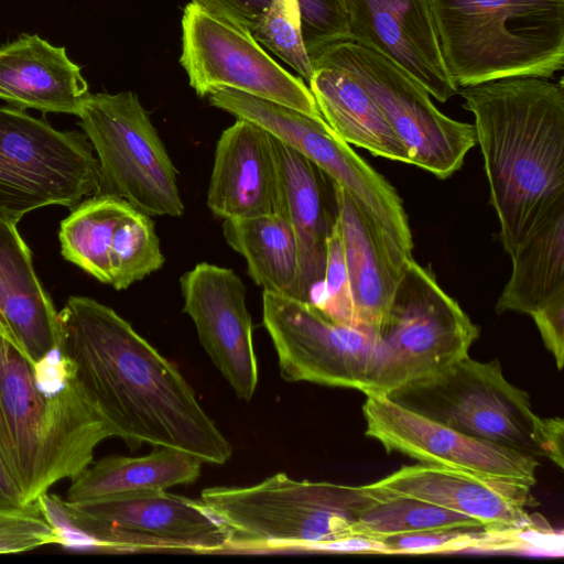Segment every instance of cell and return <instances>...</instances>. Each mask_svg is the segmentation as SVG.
<instances>
[{"mask_svg": "<svg viewBox=\"0 0 564 564\" xmlns=\"http://www.w3.org/2000/svg\"><path fill=\"white\" fill-rule=\"evenodd\" d=\"M365 487L372 499L360 511L351 529L352 535L382 540L398 534L484 524L473 517L434 503Z\"/></svg>", "mask_w": 564, "mask_h": 564, "instance_id": "29", "label": "cell"}, {"mask_svg": "<svg viewBox=\"0 0 564 564\" xmlns=\"http://www.w3.org/2000/svg\"><path fill=\"white\" fill-rule=\"evenodd\" d=\"M350 41L389 58L445 102L458 87L445 66L431 0H344Z\"/></svg>", "mask_w": 564, "mask_h": 564, "instance_id": "16", "label": "cell"}, {"mask_svg": "<svg viewBox=\"0 0 564 564\" xmlns=\"http://www.w3.org/2000/svg\"><path fill=\"white\" fill-rule=\"evenodd\" d=\"M367 486L434 503L490 527L523 528L545 520L527 511L538 505L530 486L448 467L422 463L403 466Z\"/></svg>", "mask_w": 564, "mask_h": 564, "instance_id": "18", "label": "cell"}, {"mask_svg": "<svg viewBox=\"0 0 564 564\" xmlns=\"http://www.w3.org/2000/svg\"><path fill=\"white\" fill-rule=\"evenodd\" d=\"M262 321L282 378L386 395L406 382L377 329L339 324L314 303L263 291Z\"/></svg>", "mask_w": 564, "mask_h": 564, "instance_id": "6", "label": "cell"}, {"mask_svg": "<svg viewBox=\"0 0 564 564\" xmlns=\"http://www.w3.org/2000/svg\"><path fill=\"white\" fill-rule=\"evenodd\" d=\"M97 158L85 133L59 131L22 109L0 107V218L17 225L50 206L99 194Z\"/></svg>", "mask_w": 564, "mask_h": 564, "instance_id": "9", "label": "cell"}, {"mask_svg": "<svg viewBox=\"0 0 564 564\" xmlns=\"http://www.w3.org/2000/svg\"><path fill=\"white\" fill-rule=\"evenodd\" d=\"M250 36L285 62L308 84L313 64L303 43L296 0H275Z\"/></svg>", "mask_w": 564, "mask_h": 564, "instance_id": "31", "label": "cell"}, {"mask_svg": "<svg viewBox=\"0 0 564 564\" xmlns=\"http://www.w3.org/2000/svg\"><path fill=\"white\" fill-rule=\"evenodd\" d=\"M333 184L357 325L378 330L403 268L350 196Z\"/></svg>", "mask_w": 564, "mask_h": 564, "instance_id": "23", "label": "cell"}, {"mask_svg": "<svg viewBox=\"0 0 564 564\" xmlns=\"http://www.w3.org/2000/svg\"><path fill=\"white\" fill-rule=\"evenodd\" d=\"M386 395L464 434L543 456L545 419L532 411L529 394L506 379L497 359L481 362L467 355Z\"/></svg>", "mask_w": 564, "mask_h": 564, "instance_id": "7", "label": "cell"}, {"mask_svg": "<svg viewBox=\"0 0 564 564\" xmlns=\"http://www.w3.org/2000/svg\"><path fill=\"white\" fill-rule=\"evenodd\" d=\"M180 285L183 311L202 346L237 398L251 400L259 369L242 280L230 269L202 262L180 278Z\"/></svg>", "mask_w": 564, "mask_h": 564, "instance_id": "15", "label": "cell"}, {"mask_svg": "<svg viewBox=\"0 0 564 564\" xmlns=\"http://www.w3.org/2000/svg\"><path fill=\"white\" fill-rule=\"evenodd\" d=\"M362 486L296 480L276 473L248 487H210L199 500L227 528L228 550H322L354 536L371 501Z\"/></svg>", "mask_w": 564, "mask_h": 564, "instance_id": "5", "label": "cell"}, {"mask_svg": "<svg viewBox=\"0 0 564 564\" xmlns=\"http://www.w3.org/2000/svg\"><path fill=\"white\" fill-rule=\"evenodd\" d=\"M227 243L247 261L263 291L289 295L297 271V246L286 215L225 219Z\"/></svg>", "mask_w": 564, "mask_h": 564, "instance_id": "26", "label": "cell"}, {"mask_svg": "<svg viewBox=\"0 0 564 564\" xmlns=\"http://www.w3.org/2000/svg\"><path fill=\"white\" fill-rule=\"evenodd\" d=\"M203 462L174 448L154 447L147 455L106 456L72 479L66 500L74 505L142 495L194 482Z\"/></svg>", "mask_w": 564, "mask_h": 564, "instance_id": "24", "label": "cell"}, {"mask_svg": "<svg viewBox=\"0 0 564 564\" xmlns=\"http://www.w3.org/2000/svg\"><path fill=\"white\" fill-rule=\"evenodd\" d=\"M0 330L36 362L61 340L58 312L17 225L0 218Z\"/></svg>", "mask_w": 564, "mask_h": 564, "instance_id": "20", "label": "cell"}, {"mask_svg": "<svg viewBox=\"0 0 564 564\" xmlns=\"http://www.w3.org/2000/svg\"><path fill=\"white\" fill-rule=\"evenodd\" d=\"M303 43L311 61L325 48L350 41L344 0H296Z\"/></svg>", "mask_w": 564, "mask_h": 564, "instance_id": "33", "label": "cell"}, {"mask_svg": "<svg viewBox=\"0 0 564 564\" xmlns=\"http://www.w3.org/2000/svg\"><path fill=\"white\" fill-rule=\"evenodd\" d=\"M547 350L554 356L557 368L564 364V291L555 294L530 315Z\"/></svg>", "mask_w": 564, "mask_h": 564, "instance_id": "35", "label": "cell"}, {"mask_svg": "<svg viewBox=\"0 0 564 564\" xmlns=\"http://www.w3.org/2000/svg\"><path fill=\"white\" fill-rule=\"evenodd\" d=\"M556 534L546 520L532 527H490L481 524L391 535L381 541L388 554H437L466 551L531 552L545 549Z\"/></svg>", "mask_w": 564, "mask_h": 564, "instance_id": "28", "label": "cell"}, {"mask_svg": "<svg viewBox=\"0 0 564 564\" xmlns=\"http://www.w3.org/2000/svg\"><path fill=\"white\" fill-rule=\"evenodd\" d=\"M134 210L124 199L96 194L82 200L61 223L58 238L63 257L82 270L110 284V248L116 230Z\"/></svg>", "mask_w": 564, "mask_h": 564, "instance_id": "27", "label": "cell"}, {"mask_svg": "<svg viewBox=\"0 0 564 564\" xmlns=\"http://www.w3.org/2000/svg\"><path fill=\"white\" fill-rule=\"evenodd\" d=\"M207 206L220 218L286 215L274 138L257 123L237 119L215 150Z\"/></svg>", "mask_w": 564, "mask_h": 564, "instance_id": "17", "label": "cell"}, {"mask_svg": "<svg viewBox=\"0 0 564 564\" xmlns=\"http://www.w3.org/2000/svg\"><path fill=\"white\" fill-rule=\"evenodd\" d=\"M510 258L511 275L496 312L531 315L564 291V212L536 229Z\"/></svg>", "mask_w": 564, "mask_h": 564, "instance_id": "25", "label": "cell"}, {"mask_svg": "<svg viewBox=\"0 0 564 564\" xmlns=\"http://www.w3.org/2000/svg\"><path fill=\"white\" fill-rule=\"evenodd\" d=\"M474 117L505 251L564 212V85L511 77L458 89Z\"/></svg>", "mask_w": 564, "mask_h": 564, "instance_id": "2", "label": "cell"}, {"mask_svg": "<svg viewBox=\"0 0 564 564\" xmlns=\"http://www.w3.org/2000/svg\"><path fill=\"white\" fill-rule=\"evenodd\" d=\"M46 544H56V534L37 503L29 511H0V554L25 552Z\"/></svg>", "mask_w": 564, "mask_h": 564, "instance_id": "34", "label": "cell"}, {"mask_svg": "<svg viewBox=\"0 0 564 564\" xmlns=\"http://www.w3.org/2000/svg\"><path fill=\"white\" fill-rule=\"evenodd\" d=\"M315 57L346 69L366 88L406 149L411 164L445 180L462 167L476 145L474 124L444 115L415 78L381 54L346 41Z\"/></svg>", "mask_w": 564, "mask_h": 564, "instance_id": "10", "label": "cell"}, {"mask_svg": "<svg viewBox=\"0 0 564 564\" xmlns=\"http://www.w3.org/2000/svg\"><path fill=\"white\" fill-rule=\"evenodd\" d=\"M362 405L368 437L387 452L419 463L448 467L527 486L536 482V457L464 434L410 411L387 395L370 394Z\"/></svg>", "mask_w": 564, "mask_h": 564, "instance_id": "14", "label": "cell"}, {"mask_svg": "<svg viewBox=\"0 0 564 564\" xmlns=\"http://www.w3.org/2000/svg\"><path fill=\"white\" fill-rule=\"evenodd\" d=\"M180 63L200 97L230 88L322 117L302 78L281 67L248 33L194 2L183 12Z\"/></svg>", "mask_w": 564, "mask_h": 564, "instance_id": "11", "label": "cell"}, {"mask_svg": "<svg viewBox=\"0 0 564 564\" xmlns=\"http://www.w3.org/2000/svg\"><path fill=\"white\" fill-rule=\"evenodd\" d=\"M88 84L63 46L21 34L0 46V99L19 109L77 116Z\"/></svg>", "mask_w": 564, "mask_h": 564, "instance_id": "21", "label": "cell"}, {"mask_svg": "<svg viewBox=\"0 0 564 564\" xmlns=\"http://www.w3.org/2000/svg\"><path fill=\"white\" fill-rule=\"evenodd\" d=\"M322 284L321 295L313 303L330 319L339 324L359 327L356 321L338 216L327 239L326 265Z\"/></svg>", "mask_w": 564, "mask_h": 564, "instance_id": "32", "label": "cell"}, {"mask_svg": "<svg viewBox=\"0 0 564 564\" xmlns=\"http://www.w3.org/2000/svg\"><path fill=\"white\" fill-rule=\"evenodd\" d=\"M61 343L76 378L113 435L223 465L232 446L176 366L112 308L70 296L58 312Z\"/></svg>", "mask_w": 564, "mask_h": 564, "instance_id": "1", "label": "cell"}, {"mask_svg": "<svg viewBox=\"0 0 564 564\" xmlns=\"http://www.w3.org/2000/svg\"><path fill=\"white\" fill-rule=\"evenodd\" d=\"M447 72L459 88L564 67V0H431Z\"/></svg>", "mask_w": 564, "mask_h": 564, "instance_id": "4", "label": "cell"}, {"mask_svg": "<svg viewBox=\"0 0 564 564\" xmlns=\"http://www.w3.org/2000/svg\"><path fill=\"white\" fill-rule=\"evenodd\" d=\"M378 333L409 382L467 356L479 329L432 273L411 258Z\"/></svg>", "mask_w": 564, "mask_h": 564, "instance_id": "13", "label": "cell"}, {"mask_svg": "<svg viewBox=\"0 0 564 564\" xmlns=\"http://www.w3.org/2000/svg\"><path fill=\"white\" fill-rule=\"evenodd\" d=\"M312 64L308 88L330 129L349 145L411 164L406 149L366 88L350 73L330 62L315 57Z\"/></svg>", "mask_w": 564, "mask_h": 564, "instance_id": "22", "label": "cell"}, {"mask_svg": "<svg viewBox=\"0 0 564 564\" xmlns=\"http://www.w3.org/2000/svg\"><path fill=\"white\" fill-rule=\"evenodd\" d=\"M111 436L61 340L32 362L0 330V454L26 505L79 475Z\"/></svg>", "mask_w": 564, "mask_h": 564, "instance_id": "3", "label": "cell"}, {"mask_svg": "<svg viewBox=\"0 0 564 564\" xmlns=\"http://www.w3.org/2000/svg\"><path fill=\"white\" fill-rule=\"evenodd\" d=\"M77 117L97 153L99 194L149 216L183 215L177 171L134 93H88Z\"/></svg>", "mask_w": 564, "mask_h": 564, "instance_id": "8", "label": "cell"}, {"mask_svg": "<svg viewBox=\"0 0 564 564\" xmlns=\"http://www.w3.org/2000/svg\"><path fill=\"white\" fill-rule=\"evenodd\" d=\"M76 506L86 512L78 532L90 551L228 550L227 528L199 499L161 490Z\"/></svg>", "mask_w": 564, "mask_h": 564, "instance_id": "12", "label": "cell"}, {"mask_svg": "<svg viewBox=\"0 0 564 564\" xmlns=\"http://www.w3.org/2000/svg\"><path fill=\"white\" fill-rule=\"evenodd\" d=\"M36 507V502L26 505L22 494L9 473L0 454V511L21 512Z\"/></svg>", "mask_w": 564, "mask_h": 564, "instance_id": "36", "label": "cell"}, {"mask_svg": "<svg viewBox=\"0 0 564 564\" xmlns=\"http://www.w3.org/2000/svg\"><path fill=\"white\" fill-rule=\"evenodd\" d=\"M110 285L128 289L161 269L165 258L151 216L134 209L118 227L110 248Z\"/></svg>", "mask_w": 564, "mask_h": 564, "instance_id": "30", "label": "cell"}, {"mask_svg": "<svg viewBox=\"0 0 564 564\" xmlns=\"http://www.w3.org/2000/svg\"><path fill=\"white\" fill-rule=\"evenodd\" d=\"M274 147L297 246V271L288 296L312 302L315 286L324 279L327 239L338 216L334 184L313 162L275 138Z\"/></svg>", "mask_w": 564, "mask_h": 564, "instance_id": "19", "label": "cell"}]
</instances>
